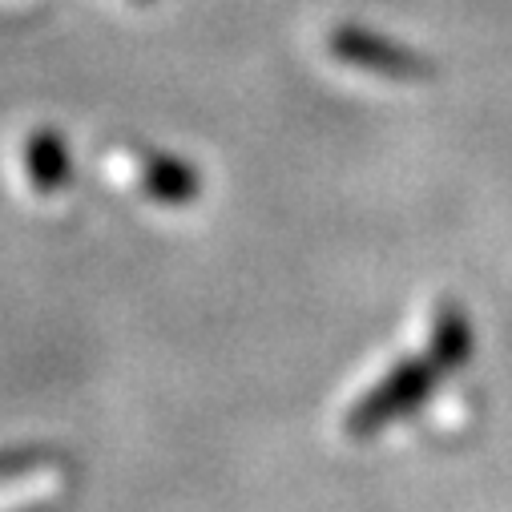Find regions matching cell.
Wrapping results in <instances>:
<instances>
[{"label": "cell", "instance_id": "6da1fadb", "mask_svg": "<svg viewBox=\"0 0 512 512\" xmlns=\"http://www.w3.org/2000/svg\"><path fill=\"white\" fill-rule=\"evenodd\" d=\"M428 335L432 339L424 343L420 355H404V359L388 363V371H379L351 400V408L343 412L347 436H355V440L379 436L392 420H404L412 408H420L444 371H452L468 359L472 335H468V319L460 307L436 303L428 315Z\"/></svg>", "mask_w": 512, "mask_h": 512}, {"label": "cell", "instance_id": "7a4b0ae2", "mask_svg": "<svg viewBox=\"0 0 512 512\" xmlns=\"http://www.w3.org/2000/svg\"><path fill=\"white\" fill-rule=\"evenodd\" d=\"M327 49L347 69H363V73H375L383 81H424L432 73V65L416 49H408L404 41L383 37L375 29H363V25H339L327 37Z\"/></svg>", "mask_w": 512, "mask_h": 512}, {"label": "cell", "instance_id": "3957f363", "mask_svg": "<svg viewBox=\"0 0 512 512\" xmlns=\"http://www.w3.org/2000/svg\"><path fill=\"white\" fill-rule=\"evenodd\" d=\"M138 186H142L146 198H154V202H162V206H186V202H194L198 190H202L194 166H186V162L174 158V154H142Z\"/></svg>", "mask_w": 512, "mask_h": 512}, {"label": "cell", "instance_id": "277c9868", "mask_svg": "<svg viewBox=\"0 0 512 512\" xmlns=\"http://www.w3.org/2000/svg\"><path fill=\"white\" fill-rule=\"evenodd\" d=\"M25 178L37 194H57L69 186L73 178V162H69V146L57 130H33L25 138Z\"/></svg>", "mask_w": 512, "mask_h": 512}]
</instances>
